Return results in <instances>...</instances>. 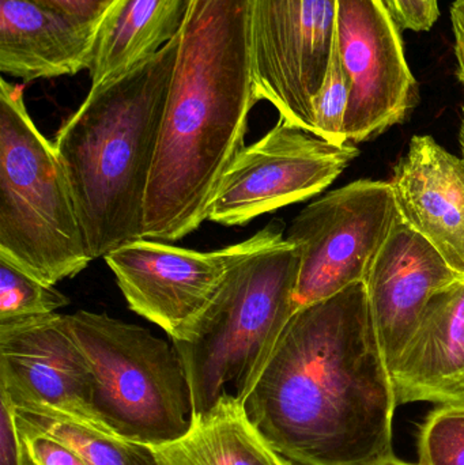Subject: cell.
Returning <instances> with one entry per match:
<instances>
[{"instance_id": "cell-13", "label": "cell", "mask_w": 464, "mask_h": 465, "mask_svg": "<svg viewBox=\"0 0 464 465\" xmlns=\"http://www.w3.org/2000/svg\"><path fill=\"white\" fill-rule=\"evenodd\" d=\"M458 276L424 237L398 218L365 282L390 371L416 333L430 294Z\"/></svg>"}, {"instance_id": "cell-20", "label": "cell", "mask_w": 464, "mask_h": 465, "mask_svg": "<svg viewBox=\"0 0 464 465\" xmlns=\"http://www.w3.org/2000/svg\"><path fill=\"white\" fill-rule=\"evenodd\" d=\"M68 298L37 276L0 254V322L56 313Z\"/></svg>"}, {"instance_id": "cell-12", "label": "cell", "mask_w": 464, "mask_h": 465, "mask_svg": "<svg viewBox=\"0 0 464 465\" xmlns=\"http://www.w3.org/2000/svg\"><path fill=\"white\" fill-rule=\"evenodd\" d=\"M335 46L350 84L346 141H370L405 122L419 104V84L383 0H337Z\"/></svg>"}, {"instance_id": "cell-6", "label": "cell", "mask_w": 464, "mask_h": 465, "mask_svg": "<svg viewBox=\"0 0 464 465\" xmlns=\"http://www.w3.org/2000/svg\"><path fill=\"white\" fill-rule=\"evenodd\" d=\"M94 377L95 409L123 439L160 445L193 418L187 373L173 343L105 313L70 314Z\"/></svg>"}, {"instance_id": "cell-23", "label": "cell", "mask_w": 464, "mask_h": 465, "mask_svg": "<svg viewBox=\"0 0 464 465\" xmlns=\"http://www.w3.org/2000/svg\"><path fill=\"white\" fill-rule=\"evenodd\" d=\"M0 465H37L16 425L13 404L0 396Z\"/></svg>"}, {"instance_id": "cell-11", "label": "cell", "mask_w": 464, "mask_h": 465, "mask_svg": "<svg viewBox=\"0 0 464 465\" xmlns=\"http://www.w3.org/2000/svg\"><path fill=\"white\" fill-rule=\"evenodd\" d=\"M0 396L16 412L73 420L119 436L95 409L94 377L70 316L0 322Z\"/></svg>"}, {"instance_id": "cell-2", "label": "cell", "mask_w": 464, "mask_h": 465, "mask_svg": "<svg viewBox=\"0 0 464 465\" xmlns=\"http://www.w3.org/2000/svg\"><path fill=\"white\" fill-rule=\"evenodd\" d=\"M258 101L250 0H190L147 190L144 240H182L207 221Z\"/></svg>"}, {"instance_id": "cell-7", "label": "cell", "mask_w": 464, "mask_h": 465, "mask_svg": "<svg viewBox=\"0 0 464 465\" xmlns=\"http://www.w3.org/2000/svg\"><path fill=\"white\" fill-rule=\"evenodd\" d=\"M283 238L282 226L274 223L220 251H191L142 238L104 259L131 311L165 331L172 341H180L212 305L229 273Z\"/></svg>"}, {"instance_id": "cell-15", "label": "cell", "mask_w": 464, "mask_h": 465, "mask_svg": "<svg viewBox=\"0 0 464 465\" xmlns=\"http://www.w3.org/2000/svg\"><path fill=\"white\" fill-rule=\"evenodd\" d=\"M398 406L464 404V275L430 294L394 368Z\"/></svg>"}, {"instance_id": "cell-1", "label": "cell", "mask_w": 464, "mask_h": 465, "mask_svg": "<svg viewBox=\"0 0 464 465\" xmlns=\"http://www.w3.org/2000/svg\"><path fill=\"white\" fill-rule=\"evenodd\" d=\"M244 407L296 465H373L394 455L397 395L365 283L294 312Z\"/></svg>"}, {"instance_id": "cell-16", "label": "cell", "mask_w": 464, "mask_h": 465, "mask_svg": "<svg viewBox=\"0 0 464 465\" xmlns=\"http://www.w3.org/2000/svg\"><path fill=\"white\" fill-rule=\"evenodd\" d=\"M97 29L30 0H0V71L30 82L89 70Z\"/></svg>"}, {"instance_id": "cell-28", "label": "cell", "mask_w": 464, "mask_h": 465, "mask_svg": "<svg viewBox=\"0 0 464 465\" xmlns=\"http://www.w3.org/2000/svg\"><path fill=\"white\" fill-rule=\"evenodd\" d=\"M373 465H421V464H411L406 463V461L400 460V459L395 458L394 455L389 456V458L383 459V460L378 461V463Z\"/></svg>"}, {"instance_id": "cell-29", "label": "cell", "mask_w": 464, "mask_h": 465, "mask_svg": "<svg viewBox=\"0 0 464 465\" xmlns=\"http://www.w3.org/2000/svg\"><path fill=\"white\" fill-rule=\"evenodd\" d=\"M282 465H296V464H293V463H291V461H289L288 459H285V460H283Z\"/></svg>"}, {"instance_id": "cell-18", "label": "cell", "mask_w": 464, "mask_h": 465, "mask_svg": "<svg viewBox=\"0 0 464 465\" xmlns=\"http://www.w3.org/2000/svg\"><path fill=\"white\" fill-rule=\"evenodd\" d=\"M160 465H282L248 417L244 403L225 393L214 406L193 414L179 439L153 445Z\"/></svg>"}, {"instance_id": "cell-9", "label": "cell", "mask_w": 464, "mask_h": 465, "mask_svg": "<svg viewBox=\"0 0 464 465\" xmlns=\"http://www.w3.org/2000/svg\"><path fill=\"white\" fill-rule=\"evenodd\" d=\"M359 155L353 144H334L280 119L242 147L226 169L210 204L212 223L244 226L281 207L318 195Z\"/></svg>"}, {"instance_id": "cell-8", "label": "cell", "mask_w": 464, "mask_h": 465, "mask_svg": "<svg viewBox=\"0 0 464 465\" xmlns=\"http://www.w3.org/2000/svg\"><path fill=\"white\" fill-rule=\"evenodd\" d=\"M390 182L359 180L305 207L286 240L300 253L296 308L365 283L400 218Z\"/></svg>"}, {"instance_id": "cell-22", "label": "cell", "mask_w": 464, "mask_h": 465, "mask_svg": "<svg viewBox=\"0 0 464 465\" xmlns=\"http://www.w3.org/2000/svg\"><path fill=\"white\" fill-rule=\"evenodd\" d=\"M350 98V84L341 64L337 46L332 48L329 70L313 100L316 135L334 144H346L345 117Z\"/></svg>"}, {"instance_id": "cell-14", "label": "cell", "mask_w": 464, "mask_h": 465, "mask_svg": "<svg viewBox=\"0 0 464 465\" xmlns=\"http://www.w3.org/2000/svg\"><path fill=\"white\" fill-rule=\"evenodd\" d=\"M390 184L400 218L464 275V157L416 135Z\"/></svg>"}, {"instance_id": "cell-3", "label": "cell", "mask_w": 464, "mask_h": 465, "mask_svg": "<svg viewBox=\"0 0 464 465\" xmlns=\"http://www.w3.org/2000/svg\"><path fill=\"white\" fill-rule=\"evenodd\" d=\"M179 35L130 73L92 86L62 125V161L92 259L143 238L144 204Z\"/></svg>"}, {"instance_id": "cell-4", "label": "cell", "mask_w": 464, "mask_h": 465, "mask_svg": "<svg viewBox=\"0 0 464 465\" xmlns=\"http://www.w3.org/2000/svg\"><path fill=\"white\" fill-rule=\"evenodd\" d=\"M299 249L283 238L240 262L187 339L172 341L190 384L193 414L225 393L244 403L297 311Z\"/></svg>"}, {"instance_id": "cell-24", "label": "cell", "mask_w": 464, "mask_h": 465, "mask_svg": "<svg viewBox=\"0 0 464 465\" xmlns=\"http://www.w3.org/2000/svg\"><path fill=\"white\" fill-rule=\"evenodd\" d=\"M400 30L428 32L440 15L439 0H383Z\"/></svg>"}, {"instance_id": "cell-5", "label": "cell", "mask_w": 464, "mask_h": 465, "mask_svg": "<svg viewBox=\"0 0 464 465\" xmlns=\"http://www.w3.org/2000/svg\"><path fill=\"white\" fill-rule=\"evenodd\" d=\"M0 254L49 284L92 262L54 144L27 112L24 89L0 81Z\"/></svg>"}, {"instance_id": "cell-10", "label": "cell", "mask_w": 464, "mask_h": 465, "mask_svg": "<svg viewBox=\"0 0 464 465\" xmlns=\"http://www.w3.org/2000/svg\"><path fill=\"white\" fill-rule=\"evenodd\" d=\"M337 0H250V44L258 100L315 134L313 100L329 70Z\"/></svg>"}, {"instance_id": "cell-25", "label": "cell", "mask_w": 464, "mask_h": 465, "mask_svg": "<svg viewBox=\"0 0 464 465\" xmlns=\"http://www.w3.org/2000/svg\"><path fill=\"white\" fill-rule=\"evenodd\" d=\"M30 2L64 15L73 16L79 21L100 25L116 0H30Z\"/></svg>"}, {"instance_id": "cell-21", "label": "cell", "mask_w": 464, "mask_h": 465, "mask_svg": "<svg viewBox=\"0 0 464 465\" xmlns=\"http://www.w3.org/2000/svg\"><path fill=\"white\" fill-rule=\"evenodd\" d=\"M421 465H464V404H441L420 429Z\"/></svg>"}, {"instance_id": "cell-27", "label": "cell", "mask_w": 464, "mask_h": 465, "mask_svg": "<svg viewBox=\"0 0 464 465\" xmlns=\"http://www.w3.org/2000/svg\"><path fill=\"white\" fill-rule=\"evenodd\" d=\"M451 24L455 37V56H457V75L464 87V0H455L451 5ZM460 149L464 157V105L463 119L459 131Z\"/></svg>"}, {"instance_id": "cell-30", "label": "cell", "mask_w": 464, "mask_h": 465, "mask_svg": "<svg viewBox=\"0 0 464 465\" xmlns=\"http://www.w3.org/2000/svg\"><path fill=\"white\" fill-rule=\"evenodd\" d=\"M37 465H38V463H37Z\"/></svg>"}, {"instance_id": "cell-26", "label": "cell", "mask_w": 464, "mask_h": 465, "mask_svg": "<svg viewBox=\"0 0 464 465\" xmlns=\"http://www.w3.org/2000/svg\"><path fill=\"white\" fill-rule=\"evenodd\" d=\"M21 431V430H19ZM38 465H87L73 450L49 437L22 433Z\"/></svg>"}, {"instance_id": "cell-19", "label": "cell", "mask_w": 464, "mask_h": 465, "mask_svg": "<svg viewBox=\"0 0 464 465\" xmlns=\"http://www.w3.org/2000/svg\"><path fill=\"white\" fill-rule=\"evenodd\" d=\"M15 418L22 433L49 437L73 450L87 465H160L150 445L104 433L73 420L16 411Z\"/></svg>"}, {"instance_id": "cell-17", "label": "cell", "mask_w": 464, "mask_h": 465, "mask_svg": "<svg viewBox=\"0 0 464 465\" xmlns=\"http://www.w3.org/2000/svg\"><path fill=\"white\" fill-rule=\"evenodd\" d=\"M190 0H116L98 25L92 86L146 63L179 35Z\"/></svg>"}]
</instances>
